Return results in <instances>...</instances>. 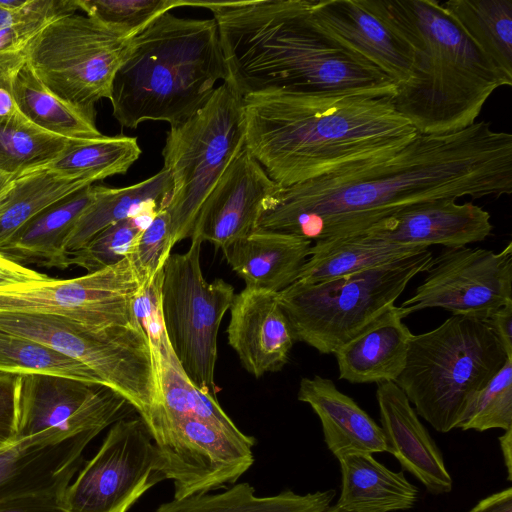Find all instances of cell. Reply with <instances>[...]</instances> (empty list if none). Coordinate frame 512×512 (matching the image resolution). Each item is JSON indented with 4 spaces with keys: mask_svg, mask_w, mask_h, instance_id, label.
<instances>
[{
    "mask_svg": "<svg viewBox=\"0 0 512 512\" xmlns=\"http://www.w3.org/2000/svg\"><path fill=\"white\" fill-rule=\"evenodd\" d=\"M417 52L412 78L392 103L424 135L462 130L476 122L490 95L509 86L487 56L436 0H374Z\"/></svg>",
    "mask_w": 512,
    "mask_h": 512,
    "instance_id": "cell-4",
    "label": "cell"
},
{
    "mask_svg": "<svg viewBox=\"0 0 512 512\" xmlns=\"http://www.w3.org/2000/svg\"><path fill=\"white\" fill-rule=\"evenodd\" d=\"M13 97L20 114L47 133L71 140H93L103 136L95 124V111L56 96L26 62L13 78Z\"/></svg>",
    "mask_w": 512,
    "mask_h": 512,
    "instance_id": "cell-30",
    "label": "cell"
},
{
    "mask_svg": "<svg viewBox=\"0 0 512 512\" xmlns=\"http://www.w3.org/2000/svg\"><path fill=\"white\" fill-rule=\"evenodd\" d=\"M425 249L363 233L315 241L297 282L318 283L415 255Z\"/></svg>",
    "mask_w": 512,
    "mask_h": 512,
    "instance_id": "cell-28",
    "label": "cell"
},
{
    "mask_svg": "<svg viewBox=\"0 0 512 512\" xmlns=\"http://www.w3.org/2000/svg\"><path fill=\"white\" fill-rule=\"evenodd\" d=\"M172 228L169 212L162 207L141 232L132 254L144 280L153 278L172 253Z\"/></svg>",
    "mask_w": 512,
    "mask_h": 512,
    "instance_id": "cell-41",
    "label": "cell"
},
{
    "mask_svg": "<svg viewBox=\"0 0 512 512\" xmlns=\"http://www.w3.org/2000/svg\"><path fill=\"white\" fill-rule=\"evenodd\" d=\"M376 398L386 452L430 493L450 492L453 482L442 454L401 388L392 381L379 383Z\"/></svg>",
    "mask_w": 512,
    "mask_h": 512,
    "instance_id": "cell-22",
    "label": "cell"
},
{
    "mask_svg": "<svg viewBox=\"0 0 512 512\" xmlns=\"http://www.w3.org/2000/svg\"><path fill=\"white\" fill-rule=\"evenodd\" d=\"M242 105L245 146L281 187L386 158L418 134L377 93L276 92Z\"/></svg>",
    "mask_w": 512,
    "mask_h": 512,
    "instance_id": "cell-2",
    "label": "cell"
},
{
    "mask_svg": "<svg viewBox=\"0 0 512 512\" xmlns=\"http://www.w3.org/2000/svg\"><path fill=\"white\" fill-rule=\"evenodd\" d=\"M335 490L304 495L285 490L272 496H258L253 486L241 482L217 493H206L162 503L154 512H324Z\"/></svg>",
    "mask_w": 512,
    "mask_h": 512,
    "instance_id": "cell-31",
    "label": "cell"
},
{
    "mask_svg": "<svg viewBox=\"0 0 512 512\" xmlns=\"http://www.w3.org/2000/svg\"><path fill=\"white\" fill-rule=\"evenodd\" d=\"M469 512H512V488L482 499Z\"/></svg>",
    "mask_w": 512,
    "mask_h": 512,
    "instance_id": "cell-48",
    "label": "cell"
},
{
    "mask_svg": "<svg viewBox=\"0 0 512 512\" xmlns=\"http://www.w3.org/2000/svg\"><path fill=\"white\" fill-rule=\"evenodd\" d=\"M0 329L83 364L123 396L143 421L162 404L154 352L139 327L93 329L56 316L0 312Z\"/></svg>",
    "mask_w": 512,
    "mask_h": 512,
    "instance_id": "cell-8",
    "label": "cell"
},
{
    "mask_svg": "<svg viewBox=\"0 0 512 512\" xmlns=\"http://www.w3.org/2000/svg\"><path fill=\"white\" fill-rule=\"evenodd\" d=\"M297 398L317 414L324 441L337 459L355 453L386 452L381 426L331 379L319 375L302 378Z\"/></svg>",
    "mask_w": 512,
    "mask_h": 512,
    "instance_id": "cell-24",
    "label": "cell"
},
{
    "mask_svg": "<svg viewBox=\"0 0 512 512\" xmlns=\"http://www.w3.org/2000/svg\"><path fill=\"white\" fill-rule=\"evenodd\" d=\"M153 352L162 397L161 406L154 412L160 411L175 418H197L234 435L244 434L225 413L215 396L190 381L174 356L170 344Z\"/></svg>",
    "mask_w": 512,
    "mask_h": 512,
    "instance_id": "cell-35",
    "label": "cell"
},
{
    "mask_svg": "<svg viewBox=\"0 0 512 512\" xmlns=\"http://www.w3.org/2000/svg\"><path fill=\"white\" fill-rule=\"evenodd\" d=\"M94 197L95 185H90L54 203L27 222L0 253L23 266L67 269L66 241Z\"/></svg>",
    "mask_w": 512,
    "mask_h": 512,
    "instance_id": "cell-26",
    "label": "cell"
},
{
    "mask_svg": "<svg viewBox=\"0 0 512 512\" xmlns=\"http://www.w3.org/2000/svg\"><path fill=\"white\" fill-rule=\"evenodd\" d=\"M507 359L485 321L452 315L431 331L413 334L395 383L418 416L446 433Z\"/></svg>",
    "mask_w": 512,
    "mask_h": 512,
    "instance_id": "cell-6",
    "label": "cell"
},
{
    "mask_svg": "<svg viewBox=\"0 0 512 512\" xmlns=\"http://www.w3.org/2000/svg\"><path fill=\"white\" fill-rule=\"evenodd\" d=\"M339 460L341 493L336 503L349 512H391L412 508L418 489L404 473L393 472L372 454L355 453Z\"/></svg>",
    "mask_w": 512,
    "mask_h": 512,
    "instance_id": "cell-29",
    "label": "cell"
},
{
    "mask_svg": "<svg viewBox=\"0 0 512 512\" xmlns=\"http://www.w3.org/2000/svg\"><path fill=\"white\" fill-rule=\"evenodd\" d=\"M311 246L296 235L256 229L222 253L246 288L277 294L297 281Z\"/></svg>",
    "mask_w": 512,
    "mask_h": 512,
    "instance_id": "cell-25",
    "label": "cell"
},
{
    "mask_svg": "<svg viewBox=\"0 0 512 512\" xmlns=\"http://www.w3.org/2000/svg\"><path fill=\"white\" fill-rule=\"evenodd\" d=\"M99 433L50 429L1 446L0 504L30 496L63 495L80 470L85 448Z\"/></svg>",
    "mask_w": 512,
    "mask_h": 512,
    "instance_id": "cell-17",
    "label": "cell"
},
{
    "mask_svg": "<svg viewBox=\"0 0 512 512\" xmlns=\"http://www.w3.org/2000/svg\"><path fill=\"white\" fill-rule=\"evenodd\" d=\"M415 293L398 307L402 319L427 308L485 321L512 302V243L500 252L446 248L433 257Z\"/></svg>",
    "mask_w": 512,
    "mask_h": 512,
    "instance_id": "cell-15",
    "label": "cell"
},
{
    "mask_svg": "<svg viewBox=\"0 0 512 512\" xmlns=\"http://www.w3.org/2000/svg\"><path fill=\"white\" fill-rule=\"evenodd\" d=\"M442 5L512 85V0H448Z\"/></svg>",
    "mask_w": 512,
    "mask_h": 512,
    "instance_id": "cell-32",
    "label": "cell"
},
{
    "mask_svg": "<svg viewBox=\"0 0 512 512\" xmlns=\"http://www.w3.org/2000/svg\"><path fill=\"white\" fill-rule=\"evenodd\" d=\"M244 146L242 98L226 82L194 116L170 127L163 168L172 180L166 208L173 247L191 237L203 202Z\"/></svg>",
    "mask_w": 512,
    "mask_h": 512,
    "instance_id": "cell-9",
    "label": "cell"
},
{
    "mask_svg": "<svg viewBox=\"0 0 512 512\" xmlns=\"http://www.w3.org/2000/svg\"><path fill=\"white\" fill-rule=\"evenodd\" d=\"M456 200L440 198L413 204L380 220L364 233L425 248H461L488 238L493 230L490 213L472 202L459 204Z\"/></svg>",
    "mask_w": 512,
    "mask_h": 512,
    "instance_id": "cell-20",
    "label": "cell"
},
{
    "mask_svg": "<svg viewBox=\"0 0 512 512\" xmlns=\"http://www.w3.org/2000/svg\"><path fill=\"white\" fill-rule=\"evenodd\" d=\"M162 480L158 450L144 421L123 418L65 489L61 506L66 512H128Z\"/></svg>",
    "mask_w": 512,
    "mask_h": 512,
    "instance_id": "cell-13",
    "label": "cell"
},
{
    "mask_svg": "<svg viewBox=\"0 0 512 512\" xmlns=\"http://www.w3.org/2000/svg\"><path fill=\"white\" fill-rule=\"evenodd\" d=\"M432 252L318 283L295 282L276 294L296 341L321 354H334L403 293L408 283L425 272Z\"/></svg>",
    "mask_w": 512,
    "mask_h": 512,
    "instance_id": "cell-7",
    "label": "cell"
},
{
    "mask_svg": "<svg viewBox=\"0 0 512 512\" xmlns=\"http://www.w3.org/2000/svg\"><path fill=\"white\" fill-rule=\"evenodd\" d=\"M93 183L36 168L16 176L0 205V249L32 218L68 195Z\"/></svg>",
    "mask_w": 512,
    "mask_h": 512,
    "instance_id": "cell-33",
    "label": "cell"
},
{
    "mask_svg": "<svg viewBox=\"0 0 512 512\" xmlns=\"http://www.w3.org/2000/svg\"><path fill=\"white\" fill-rule=\"evenodd\" d=\"M228 77L216 21L166 12L132 38L113 81V116L130 129L145 121L178 126L206 105L217 81Z\"/></svg>",
    "mask_w": 512,
    "mask_h": 512,
    "instance_id": "cell-5",
    "label": "cell"
},
{
    "mask_svg": "<svg viewBox=\"0 0 512 512\" xmlns=\"http://www.w3.org/2000/svg\"><path fill=\"white\" fill-rule=\"evenodd\" d=\"M74 141L47 133L25 118L0 120V171L16 177L42 167Z\"/></svg>",
    "mask_w": 512,
    "mask_h": 512,
    "instance_id": "cell-36",
    "label": "cell"
},
{
    "mask_svg": "<svg viewBox=\"0 0 512 512\" xmlns=\"http://www.w3.org/2000/svg\"><path fill=\"white\" fill-rule=\"evenodd\" d=\"M144 423L158 450L160 473L173 482L175 499L236 484L254 463L255 439L249 435H234L197 418H175L160 411Z\"/></svg>",
    "mask_w": 512,
    "mask_h": 512,
    "instance_id": "cell-12",
    "label": "cell"
},
{
    "mask_svg": "<svg viewBox=\"0 0 512 512\" xmlns=\"http://www.w3.org/2000/svg\"><path fill=\"white\" fill-rule=\"evenodd\" d=\"M162 271L163 268L143 283L133 302L135 319L145 332L153 351H159L169 344L161 312Z\"/></svg>",
    "mask_w": 512,
    "mask_h": 512,
    "instance_id": "cell-42",
    "label": "cell"
},
{
    "mask_svg": "<svg viewBox=\"0 0 512 512\" xmlns=\"http://www.w3.org/2000/svg\"><path fill=\"white\" fill-rule=\"evenodd\" d=\"M0 373L48 374L103 384L83 364L33 339L1 329Z\"/></svg>",
    "mask_w": 512,
    "mask_h": 512,
    "instance_id": "cell-37",
    "label": "cell"
},
{
    "mask_svg": "<svg viewBox=\"0 0 512 512\" xmlns=\"http://www.w3.org/2000/svg\"><path fill=\"white\" fill-rule=\"evenodd\" d=\"M17 400V438L50 429L101 432L134 410L104 384L48 374L18 375Z\"/></svg>",
    "mask_w": 512,
    "mask_h": 512,
    "instance_id": "cell-16",
    "label": "cell"
},
{
    "mask_svg": "<svg viewBox=\"0 0 512 512\" xmlns=\"http://www.w3.org/2000/svg\"><path fill=\"white\" fill-rule=\"evenodd\" d=\"M512 192V135L486 121L451 133L417 134L394 154L281 187L257 229L310 241L362 234L420 202Z\"/></svg>",
    "mask_w": 512,
    "mask_h": 512,
    "instance_id": "cell-1",
    "label": "cell"
},
{
    "mask_svg": "<svg viewBox=\"0 0 512 512\" xmlns=\"http://www.w3.org/2000/svg\"><path fill=\"white\" fill-rule=\"evenodd\" d=\"M17 380L18 375L0 373V447L17 435Z\"/></svg>",
    "mask_w": 512,
    "mask_h": 512,
    "instance_id": "cell-43",
    "label": "cell"
},
{
    "mask_svg": "<svg viewBox=\"0 0 512 512\" xmlns=\"http://www.w3.org/2000/svg\"><path fill=\"white\" fill-rule=\"evenodd\" d=\"M499 443L507 469V478L512 481V427L505 430L504 434L499 437Z\"/></svg>",
    "mask_w": 512,
    "mask_h": 512,
    "instance_id": "cell-50",
    "label": "cell"
},
{
    "mask_svg": "<svg viewBox=\"0 0 512 512\" xmlns=\"http://www.w3.org/2000/svg\"><path fill=\"white\" fill-rule=\"evenodd\" d=\"M78 9L133 38L160 15L196 0H76Z\"/></svg>",
    "mask_w": 512,
    "mask_h": 512,
    "instance_id": "cell-38",
    "label": "cell"
},
{
    "mask_svg": "<svg viewBox=\"0 0 512 512\" xmlns=\"http://www.w3.org/2000/svg\"><path fill=\"white\" fill-rule=\"evenodd\" d=\"M131 41L94 17L67 14L38 32L26 49L25 62L56 96L95 111L98 101L111 99Z\"/></svg>",
    "mask_w": 512,
    "mask_h": 512,
    "instance_id": "cell-10",
    "label": "cell"
},
{
    "mask_svg": "<svg viewBox=\"0 0 512 512\" xmlns=\"http://www.w3.org/2000/svg\"><path fill=\"white\" fill-rule=\"evenodd\" d=\"M229 310L228 343L242 366L256 378L280 371L296 339L276 294L245 287Z\"/></svg>",
    "mask_w": 512,
    "mask_h": 512,
    "instance_id": "cell-21",
    "label": "cell"
},
{
    "mask_svg": "<svg viewBox=\"0 0 512 512\" xmlns=\"http://www.w3.org/2000/svg\"><path fill=\"white\" fill-rule=\"evenodd\" d=\"M20 67L0 65V120L24 118L13 97V78Z\"/></svg>",
    "mask_w": 512,
    "mask_h": 512,
    "instance_id": "cell-46",
    "label": "cell"
},
{
    "mask_svg": "<svg viewBox=\"0 0 512 512\" xmlns=\"http://www.w3.org/2000/svg\"><path fill=\"white\" fill-rule=\"evenodd\" d=\"M152 218H130L106 227L83 247L68 253V266L76 265L91 273L131 256L141 232Z\"/></svg>",
    "mask_w": 512,
    "mask_h": 512,
    "instance_id": "cell-39",
    "label": "cell"
},
{
    "mask_svg": "<svg viewBox=\"0 0 512 512\" xmlns=\"http://www.w3.org/2000/svg\"><path fill=\"white\" fill-rule=\"evenodd\" d=\"M311 12L325 30L397 86L412 78L417 65L416 50L380 12L374 0H312Z\"/></svg>",
    "mask_w": 512,
    "mask_h": 512,
    "instance_id": "cell-19",
    "label": "cell"
},
{
    "mask_svg": "<svg viewBox=\"0 0 512 512\" xmlns=\"http://www.w3.org/2000/svg\"><path fill=\"white\" fill-rule=\"evenodd\" d=\"M15 176L0 171V205L13 186Z\"/></svg>",
    "mask_w": 512,
    "mask_h": 512,
    "instance_id": "cell-51",
    "label": "cell"
},
{
    "mask_svg": "<svg viewBox=\"0 0 512 512\" xmlns=\"http://www.w3.org/2000/svg\"><path fill=\"white\" fill-rule=\"evenodd\" d=\"M413 334L393 305L335 353L339 379L353 384L395 382Z\"/></svg>",
    "mask_w": 512,
    "mask_h": 512,
    "instance_id": "cell-23",
    "label": "cell"
},
{
    "mask_svg": "<svg viewBox=\"0 0 512 512\" xmlns=\"http://www.w3.org/2000/svg\"><path fill=\"white\" fill-rule=\"evenodd\" d=\"M512 427V359L470 401L456 428L483 432Z\"/></svg>",
    "mask_w": 512,
    "mask_h": 512,
    "instance_id": "cell-40",
    "label": "cell"
},
{
    "mask_svg": "<svg viewBox=\"0 0 512 512\" xmlns=\"http://www.w3.org/2000/svg\"><path fill=\"white\" fill-rule=\"evenodd\" d=\"M202 240L170 254L162 271L161 312L172 352L190 381L216 397L217 336L235 296L221 278L207 282L200 264Z\"/></svg>",
    "mask_w": 512,
    "mask_h": 512,
    "instance_id": "cell-11",
    "label": "cell"
},
{
    "mask_svg": "<svg viewBox=\"0 0 512 512\" xmlns=\"http://www.w3.org/2000/svg\"><path fill=\"white\" fill-rule=\"evenodd\" d=\"M485 322L502 344L506 355L512 358V302L499 308Z\"/></svg>",
    "mask_w": 512,
    "mask_h": 512,
    "instance_id": "cell-47",
    "label": "cell"
},
{
    "mask_svg": "<svg viewBox=\"0 0 512 512\" xmlns=\"http://www.w3.org/2000/svg\"><path fill=\"white\" fill-rule=\"evenodd\" d=\"M38 0H28L25 7L10 11L0 7V30L28 17L37 7Z\"/></svg>",
    "mask_w": 512,
    "mask_h": 512,
    "instance_id": "cell-49",
    "label": "cell"
},
{
    "mask_svg": "<svg viewBox=\"0 0 512 512\" xmlns=\"http://www.w3.org/2000/svg\"><path fill=\"white\" fill-rule=\"evenodd\" d=\"M137 138L118 135L93 140H76L61 154L42 166L61 176L91 183L125 174L141 155Z\"/></svg>",
    "mask_w": 512,
    "mask_h": 512,
    "instance_id": "cell-34",
    "label": "cell"
},
{
    "mask_svg": "<svg viewBox=\"0 0 512 512\" xmlns=\"http://www.w3.org/2000/svg\"><path fill=\"white\" fill-rule=\"evenodd\" d=\"M145 281L131 255L80 277L50 278L0 291V312L56 316L93 329L141 328L134 316L133 302Z\"/></svg>",
    "mask_w": 512,
    "mask_h": 512,
    "instance_id": "cell-14",
    "label": "cell"
},
{
    "mask_svg": "<svg viewBox=\"0 0 512 512\" xmlns=\"http://www.w3.org/2000/svg\"><path fill=\"white\" fill-rule=\"evenodd\" d=\"M172 180L166 169L139 183L124 188L95 185V197L71 231L66 244L67 254L83 247L106 227L120 221L153 217L167 205Z\"/></svg>",
    "mask_w": 512,
    "mask_h": 512,
    "instance_id": "cell-27",
    "label": "cell"
},
{
    "mask_svg": "<svg viewBox=\"0 0 512 512\" xmlns=\"http://www.w3.org/2000/svg\"><path fill=\"white\" fill-rule=\"evenodd\" d=\"M280 188L244 146L203 202L190 238L223 252L257 229L265 204Z\"/></svg>",
    "mask_w": 512,
    "mask_h": 512,
    "instance_id": "cell-18",
    "label": "cell"
},
{
    "mask_svg": "<svg viewBox=\"0 0 512 512\" xmlns=\"http://www.w3.org/2000/svg\"><path fill=\"white\" fill-rule=\"evenodd\" d=\"M312 0L199 1L216 21L229 77L241 97L266 93L370 92L396 83L313 17Z\"/></svg>",
    "mask_w": 512,
    "mask_h": 512,
    "instance_id": "cell-3",
    "label": "cell"
},
{
    "mask_svg": "<svg viewBox=\"0 0 512 512\" xmlns=\"http://www.w3.org/2000/svg\"><path fill=\"white\" fill-rule=\"evenodd\" d=\"M62 495H38L0 504V512H66L61 506Z\"/></svg>",
    "mask_w": 512,
    "mask_h": 512,
    "instance_id": "cell-45",
    "label": "cell"
},
{
    "mask_svg": "<svg viewBox=\"0 0 512 512\" xmlns=\"http://www.w3.org/2000/svg\"><path fill=\"white\" fill-rule=\"evenodd\" d=\"M324 512H349V511H346L335 504L333 506L330 505Z\"/></svg>",
    "mask_w": 512,
    "mask_h": 512,
    "instance_id": "cell-52",
    "label": "cell"
},
{
    "mask_svg": "<svg viewBox=\"0 0 512 512\" xmlns=\"http://www.w3.org/2000/svg\"><path fill=\"white\" fill-rule=\"evenodd\" d=\"M49 279L47 274L15 263L0 253V291L20 289Z\"/></svg>",
    "mask_w": 512,
    "mask_h": 512,
    "instance_id": "cell-44",
    "label": "cell"
}]
</instances>
